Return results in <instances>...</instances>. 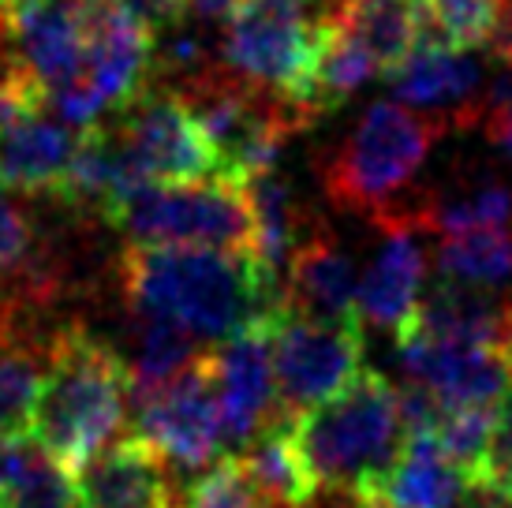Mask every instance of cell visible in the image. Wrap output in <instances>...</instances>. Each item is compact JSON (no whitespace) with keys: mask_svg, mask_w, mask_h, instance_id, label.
<instances>
[{"mask_svg":"<svg viewBox=\"0 0 512 508\" xmlns=\"http://www.w3.org/2000/svg\"><path fill=\"white\" fill-rule=\"evenodd\" d=\"M307 508H389L382 501H363V497H344V494H314Z\"/></svg>","mask_w":512,"mask_h":508,"instance_id":"cell-33","label":"cell"},{"mask_svg":"<svg viewBox=\"0 0 512 508\" xmlns=\"http://www.w3.org/2000/svg\"><path fill=\"white\" fill-rule=\"evenodd\" d=\"M434 266H438V281L498 292L501 284L512 281V236L505 228L445 236L434 251Z\"/></svg>","mask_w":512,"mask_h":508,"instance_id":"cell-25","label":"cell"},{"mask_svg":"<svg viewBox=\"0 0 512 508\" xmlns=\"http://www.w3.org/2000/svg\"><path fill=\"white\" fill-rule=\"evenodd\" d=\"M509 303H512V299H509Z\"/></svg>","mask_w":512,"mask_h":508,"instance_id":"cell-38","label":"cell"},{"mask_svg":"<svg viewBox=\"0 0 512 508\" xmlns=\"http://www.w3.org/2000/svg\"><path fill=\"white\" fill-rule=\"evenodd\" d=\"M322 23V45H318V68H314V98L311 105L318 116L344 105L348 98H356L359 90L378 79L382 71L378 64L359 49L356 42H348L341 30H333L326 19Z\"/></svg>","mask_w":512,"mask_h":508,"instance_id":"cell-26","label":"cell"},{"mask_svg":"<svg viewBox=\"0 0 512 508\" xmlns=\"http://www.w3.org/2000/svg\"><path fill=\"white\" fill-rule=\"evenodd\" d=\"M214 352L191 337L187 329L165 322V318H143L135 314V329H131V348L124 355L131 378V393H146L165 381L180 378L187 367H195L202 355Z\"/></svg>","mask_w":512,"mask_h":508,"instance_id":"cell-24","label":"cell"},{"mask_svg":"<svg viewBox=\"0 0 512 508\" xmlns=\"http://www.w3.org/2000/svg\"><path fill=\"white\" fill-rule=\"evenodd\" d=\"M135 247H217L255 254V213L247 187L225 176L195 184H143L105 213Z\"/></svg>","mask_w":512,"mask_h":508,"instance_id":"cell-5","label":"cell"},{"mask_svg":"<svg viewBox=\"0 0 512 508\" xmlns=\"http://www.w3.org/2000/svg\"><path fill=\"white\" fill-rule=\"evenodd\" d=\"M23 0H0V15H8V12H15Z\"/></svg>","mask_w":512,"mask_h":508,"instance_id":"cell-34","label":"cell"},{"mask_svg":"<svg viewBox=\"0 0 512 508\" xmlns=\"http://www.w3.org/2000/svg\"><path fill=\"white\" fill-rule=\"evenodd\" d=\"M281 311L311 322L359 325L356 269L348 251L322 228V221L292 247L281 269Z\"/></svg>","mask_w":512,"mask_h":508,"instance_id":"cell-16","label":"cell"},{"mask_svg":"<svg viewBox=\"0 0 512 508\" xmlns=\"http://www.w3.org/2000/svg\"><path fill=\"white\" fill-rule=\"evenodd\" d=\"M292 434L318 494L378 501L385 475L404 452L408 426L397 385L363 367L344 393L299 415Z\"/></svg>","mask_w":512,"mask_h":508,"instance_id":"cell-3","label":"cell"},{"mask_svg":"<svg viewBox=\"0 0 512 508\" xmlns=\"http://www.w3.org/2000/svg\"><path fill=\"white\" fill-rule=\"evenodd\" d=\"M120 288L131 314L165 318L206 348L281 314V277L251 251L135 247L120 254Z\"/></svg>","mask_w":512,"mask_h":508,"instance_id":"cell-1","label":"cell"},{"mask_svg":"<svg viewBox=\"0 0 512 508\" xmlns=\"http://www.w3.org/2000/svg\"><path fill=\"white\" fill-rule=\"evenodd\" d=\"M468 494V479L449 464L434 434L423 430L408 434L400 460L378 490V501L389 508H460Z\"/></svg>","mask_w":512,"mask_h":508,"instance_id":"cell-21","label":"cell"},{"mask_svg":"<svg viewBox=\"0 0 512 508\" xmlns=\"http://www.w3.org/2000/svg\"><path fill=\"white\" fill-rule=\"evenodd\" d=\"M498 508H512V497H498Z\"/></svg>","mask_w":512,"mask_h":508,"instance_id":"cell-36","label":"cell"},{"mask_svg":"<svg viewBox=\"0 0 512 508\" xmlns=\"http://www.w3.org/2000/svg\"><path fill=\"white\" fill-rule=\"evenodd\" d=\"M382 240L370 254L363 277L356 281V318L359 325L385 329L397 337L415 318V307L423 299L427 284V247L423 228L412 210H393L374 221Z\"/></svg>","mask_w":512,"mask_h":508,"instance_id":"cell-12","label":"cell"},{"mask_svg":"<svg viewBox=\"0 0 512 508\" xmlns=\"http://www.w3.org/2000/svg\"><path fill=\"white\" fill-rule=\"evenodd\" d=\"M34 228L12 191H0V277H8L34 254Z\"/></svg>","mask_w":512,"mask_h":508,"instance_id":"cell-32","label":"cell"},{"mask_svg":"<svg viewBox=\"0 0 512 508\" xmlns=\"http://www.w3.org/2000/svg\"><path fill=\"white\" fill-rule=\"evenodd\" d=\"M8 38L15 64L34 79L45 101L83 79V0H23L8 12Z\"/></svg>","mask_w":512,"mask_h":508,"instance_id":"cell-14","label":"cell"},{"mask_svg":"<svg viewBox=\"0 0 512 508\" xmlns=\"http://www.w3.org/2000/svg\"><path fill=\"white\" fill-rule=\"evenodd\" d=\"M273 318L247 325L243 333L214 348L217 411H221L225 456H240L266 426L285 419L277 408V381H273L270 359Z\"/></svg>","mask_w":512,"mask_h":508,"instance_id":"cell-11","label":"cell"},{"mask_svg":"<svg viewBox=\"0 0 512 508\" xmlns=\"http://www.w3.org/2000/svg\"><path fill=\"white\" fill-rule=\"evenodd\" d=\"M135 438L146 441L165 464L206 471L225 456L217 411L214 352H206L180 378L146 393H131Z\"/></svg>","mask_w":512,"mask_h":508,"instance_id":"cell-8","label":"cell"},{"mask_svg":"<svg viewBox=\"0 0 512 508\" xmlns=\"http://www.w3.org/2000/svg\"><path fill=\"white\" fill-rule=\"evenodd\" d=\"M318 45H322L318 19H307L299 8L277 0H243L240 12L221 30L217 64L247 86L296 101L318 116L311 105Z\"/></svg>","mask_w":512,"mask_h":508,"instance_id":"cell-6","label":"cell"},{"mask_svg":"<svg viewBox=\"0 0 512 508\" xmlns=\"http://www.w3.org/2000/svg\"><path fill=\"white\" fill-rule=\"evenodd\" d=\"M397 359L408 385L427 389L441 411L456 408H501L512 393L509 352L464 344L404 325L397 333Z\"/></svg>","mask_w":512,"mask_h":508,"instance_id":"cell-10","label":"cell"},{"mask_svg":"<svg viewBox=\"0 0 512 508\" xmlns=\"http://www.w3.org/2000/svg\"><path fill=\"white\" fill-rule=\"evenodd\" d=\"M79 131L45 109L0 127V191L53 195L68 172Z\"/></svg>","mask_w":512,"mask_h":508,"instance_id":"cell-18","label":"cell"},{"mask_svg":"<svg viewBox=\"0 0 512 508\" xmlns=\"http://www.w3.org/2000/svg\"><path fill=\"white\" fill-rule=\"evenodd\" d=\"M408 325H419L423 333H434V337H445V340L486 344V348L509 352L512 303L501 299L498 292H490V288L434 281V288L419 299L415 318Z\"/></svg>","mask_w":512,"mask_h":508,"instance_id":"cell-20","label":"cell"},{"mask_svg":"<svg viewBox=\"0 0 512 508\" xmlns=\"http://www.w3.org/2000/svg\"><path fill=\"white\" fill-rule=\"evenodd\" d=\"M475 490H483L490 497H512V393L505 396V404L498 411V426L490 438V452H486L483 479Z\"/></svg>","mask_w":512,"mask_h":508,"instance_id":"cell-31","label":"cell"},{"mask_svg":"<svg viewBox=\"0 0 512 508\" xmlns=\"http://www.w3.org/2000/svg\"><path fill=\"white\" fill-rule=\"evenodd\" d=\"M262 508H296V505H262Z\"/></svg>","mask_w":512,"mask_h":508,"instance_id":"cell-37","label":"cell"},{"mask_svg":"<svg viewBox=\"0 0 512 508\" xmlns=\"http://www.w3.org/2000/svg\"><path fill=\"white\" fill-rule=\"evenodd\" d=\"M240 464L243 479L251 482L262 505H296L307 508L314 501V479L303 456H299L292 419H277L258 434L240 456H232Z\"/></svg>","mask_w":512,"mask_h":508,"instance_id":"cell-22","label":"cell"},{"mask_svg":"<svg viewBox=\"0 0 512 508\" xmlns=\"http://www.w3.org/2000/svg\"><path fill=\"white\" fill-rule=\"evenodd\" d=\"M412 213L423 232H438L445 240V236H464V232L505 228L512 217V195L498 180H464L456 187L434 191Z\"/></svg>","mask_w":512,"mask_h":508,"instance_id":"cell-23","label":"cell"},{"mask_svg":"<svg viewBox=\"0 0 512 508\" xmlns=\"http://www.w3.org/2000/svg\"><path fill=\"white\" fill-rule=\"evenodd\" d=\"M270 359L277 408L296 423L356 381L363 370V325L311 322L281 311L270 325Z\"/></svg>","mask_w":512,"mask_h":508,"instance_id":"cell-7","label":"cell"},{"mask_svg":"<svg viewBox=\"0 0 512 508\" xmlns=\"http://www.w3.org/2000/svg\"><path fill=\"white\" fill-rule=\"evenodd\" d=\"M105 124L113 127L139 184H195L217 176L214 150L191 109L161 86H146Z\"/></svg>","mask_w":512,"mask_h":508,"instance_id":"cell-9","label":"cell"},{"mask_svg":"<svg viewBox=\"0 0 512 508\" xmlns=\"http://www.w3.org/2000/svg\"><path fill=\"white\" fill-rule=\"evenodd\" d=\"M75 490L83 508H176L169 464L146 441L116 438L94 460L75 471Z\"/></svg>","mask_w":512,"mask_h":508,"instance_id":"cell-17","label":"cell"},{"mask_svg":"<svg viewBox=\"0 0 512 508\" xmlns=\"http://www.w3.org/2000/svg\"><path fill=\"white\" fill-rule=\"evenodd\" d=\"M0 508H83V497L75 490L72 471H64L42 452L27 475L0 497Z\"/></svg>","mask_w":512,"mask_h":508,"instance_id":"cell-29","label":"cell"},{"mask_svg":"<svg viewBox=\"0 0 512 508\" xmlns=\"http://www.w3.org/2000/svg\"><path fill=\"white\" fill-rule=\"evenodd\" d=\"M83 27L86 68L79 83L105 105V113H120L150 86L154 38L116 0H83Z\"/></svg>","mask_w":512,"mask_h":508,"instance_id":"cell-15","label":"cell"},{"mask_svg":"<svg viewBox=\"0 0 512 508\" xmlns=\"http://www.w3.org/2000/svg\"><path fill=\"white\" fill-rule=\"evenodd\" d=\"M176 508H262V501L243 479L240 464L232 456H221L214 467L199 471V479L187 486Z\"/></svg>","mask_w":512,"mask_h":508,"instance_id":"cell-30","label":"cell"},{"mask_svg":"<svg viewBox=\"0 0 512 508\" xmlns=\"http://www.w3.org/2000/svg\"><path fill=\"white\" fill-rule=\"evenodd\" d=\"M131 378L124 355L83 325H60L45 352L30 438L64 471L109 449L128 423Z\"/></svg>","mask_w":512,"mask_h":508,"instance_id":"cell-2","label":"cell"},{"mask_svg":"<svg viewBox=\"0 0 512 508\" xmlns=\"http://www.w3.org/2000/svg\"><path fill=\"white\" fill-rule=\"evenodd\" d=\"M277 4H288V8H303V4H311V0H277Z\"/></svg>","mask_w":512,"mask_h":508,"instance_id":"cell-35","label":"cell"},{"mask_svg":"<svg viewBox=\"0 0 512 508\" xmlns=\"http://www.w3.org/2000/svg\"><path fill=\"white\" fill-rule=\"evenodd\" d=\"M385 83L393 86V101L423 116H434L445 127H464L486 116L490 90H486L483 64L468 49L441 42L438 34L419 42L412 57L385 75Z\"/></svg>","mask_w":512,"mask_h":508,"instance_id":"cell-13","label":"cell"},{"mask_svg":"<svg viewBox=\"0 0 512 508\" xmlns=\"http://www.w3.org/2000/svg\"><path fill=\"white\" fill-rule=\"evenodd\" d=\"M501 408H456L441 411L438 426L430 430L438 449L449 456V464L468 479V486L475 490L483 479L486 452H490V438H494V426H498Z\"/></svg>","mask_w":512,"mask_h":508,"instance_id":"cell-28","label":"cell"},{"mask_svg":"<svg viewBox=\"0 0 512 508\" xmlns=\"http://www.w3.org/2000/svg\"><path fill=\"white\" fill-rule=\"evenodd\" d=\"M322 19L356 42L382 75L397 71L434 34L423 0H333Z\"/></svg>","mask_w":512,"mask_h":508,"instance_id":"cell-19","label":"cell"},{"mask_svg":"<svg viewBox=\"0 0 512 508\" xmlns=\"http://www.w3.org/2000/svg\"><path fill=\"white\" fill-rule=\"evenodd\" d=\"M441 135H449V127L434 116L415 113L393 98L370 101L322 165L329 202L367 213L370 221L393 213Z\"/></svg>","mask_w":512,"mask_h":508,"instance_id":"cell-4","label":"cell"},{"mask_svg":"<svg viewBox=\"0 0 512 508\" xmlns=\"http://www.w3.org/2000/svg\"><path fill=\"white\" fill-rule=\"evenodd\" d=\"M45 352L0 333V438L30 434V411L42 389Z\"/></svg>","mask_w":512,"mask_h":508,"instance_id":"cell-27","label":"cell"}]
</instances>
